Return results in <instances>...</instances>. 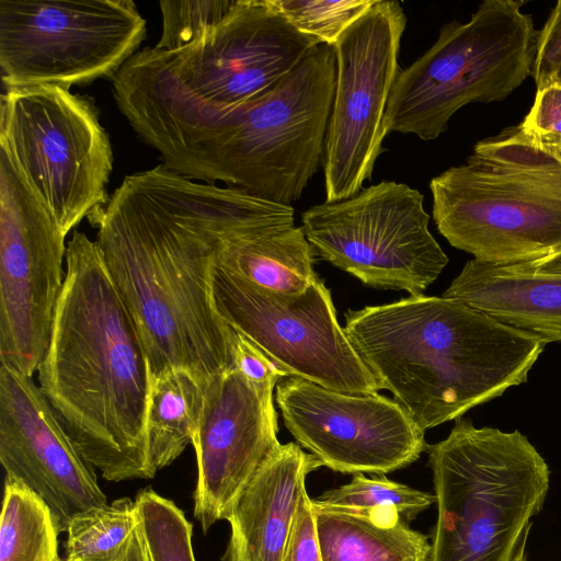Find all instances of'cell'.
<instances>
[{
    "label": "cell",
    "instance_id": "obj_1",
    "mask_svg": "<svg viewBox=\"0 0 561 561\" xmlns=\"http://www.w3.org/2000/svg\"><path fill=\"white\" fill-rule=\"evenodd\" d=\"M93 225L151 378L181 368L208 385L231 369L233 329L213 298L215 239L191 207L181 175L162 163L127 175Z\"/></svg>",
    "mask_w": 561,
    "mask_h": 561
},
{
    "label": "cell",
    "instance_id": "obj_2",
    "mask_svg": "<svg viewBox=\"0 0 561 561\" xmlns=\"http://www.w3.org/2000/svg\"><path fill=\"white\" fill-rule=\"evenodd\" d=\"M38 386L82 456L108 481L151 479V371L100 247L75 230Z\"/></svg>",
    "mask_w": 561,
    "mask_h": 561
},
{
    "label": "cell",
    "instance_id": "obj_3",
    "mask_svg": "<svg viewBox=\"0 0 561 561\" xmlns=\"http://www.w3.org/2000/svg\"><path fill=\"white\" fill-rule=\"evenodd\" d=\"M344 317L345 334L379 388L424 432L526 382L548 344L444 296L410 295Z\"/></svg>",
    "mask_w": 561,
    "mask_h": 561
},
{
    "label": "cell",
    "instance_id": "obj_4",
    "mask_svg": "<svg viewBox=\"0 0 561 561\" xmlns=\"http://www.w3.org/2000/svg\"><path fill=\"white\" fill-rule=\"evenodd\" d=\"M335 73L334 48L320 44L274 88L244 104L130 126L164 167L186 179L290 205L323 159Z\"/></svg>",
    "mask_w": 561,
    "mask_h": 561
},
{
    "label": "cell",
    "instance_id": "obj_5",
    "mask_svg": "<svg viewBox=\"0 0 561 561\" xmlns=\"http://www.w3.org/2000/svg\"><path fill=\"white\" fill-rule=\"evenodd\" d=\"M320 43L270 0H233L211 31L186 47H145L112 79L128 123L225 112L274 88Z\"/></svg>",
    "mask_w": 561,
    "mask_h": 561
},
{
    "label": "cell",
    "instance_id": "obj_6",
    "mask_svg": "<svg viewBox=\"0 0 561 561\" xmlns=\"http://www.w3.org/2000/svg\"><path fill=\"white\" fill-rule=\"evenodd\" d=\"M430 190L437 230L478 262L524 263L561 248V161L516 126L477 142Z\"/></svg>",
    "mask_w": 561,
    "mask_h": 561
},
{
    "label": "cell",
    "instance_id": "obj_7",
    "mask_svg": "<svg viewBox=\"0 0 561 561\" xmlns=\"http://www.w3.org/2000/svg\"><path fill=\"white\" fill-rule=\"evenodd\" d=\"M425 451L437 505L428 561H512L550 486L537 448L518 430L460 417Z\"/></svg>",
    "mask_w": 561,
    "mask_h": 561
},
{
    "label": "cell",
    "instance_id": "obj_8",
    "mask_svg": "<svg viewBox=\"0 0 561 561\" xmlns=\"http://www.w3.org/2000/svg\"><path fill=\"white\" fill-rule=\"evenodd\" d=\"M525 3L484 0L467 23L442 25L436 42L399 72L386 134L434 140L465 105L500 102L531 77L539 31L522 11Z\"/></svg>",
    "mask_w": 561,
    "mask_h": 561
},
{
    "label": "cell",
    "instance_id": "obj_9",
    "mask_svg": "<svg viewBox=\"0 0 561 561\" xmlns=\"http://www.w3.org/2000/svg\"><path fill=\"white\" fill-rule=\"evenodd\" d=\"M0 148L66 236L106 207L114 157L93 99L53 84L4 90Z\"/></svg>",
    "mask_w": 561,
    "mask_h": 561
},
{
    "label": "cell",
    "instance_id": "obj_10",
    "mask_svg": "<svg viewBox=\"0 0 561 561\" xmlns=\"http://www.w3.org/2000/svg\"><path fill=\"white\" fill-rule=\"evenodd\" d=\"M146 34L130 0H0L3 90L113 79Z\"/></svg>",
    "mask_w": 561,
    "mask_h": 561
},
{
    "label": "cell",
    "instance_id": "obj_11",
    "mask_svg": "<svg viewBox=\"0 0 561 561\" xmlns=\"http://www.w3.org/2000/svg\"><path fill=\"white\" fill-rule=\"evenodd\" d=\"M424 197L404 183L381 181L301 215L316 255L365 285L422 294L448 257L428 230Z\"/></svg>",
    "mask_w": 561,
    "mask_h": 561
},
{
    "label": "cell",
    "instance_id": "obj_12",
    "mask_svg": "<svg viewBox=\"0 0 561 561\" xmlns=\"http://www.w3.org/2000/svg\"><path fill=\"white\" fill-rule=\"evenodd\" d=\"M62 229L0 148V360L32 377L48 348L65 276Z\"/></svg>",
    "mask_w": 561,
    "mask_h": 561
},
{
    "label": "cell",
    "instance_id": "obj_13",
    "mask_svg": "<svg viewBox=\"0 0 561 561\" xmlns=\"http://www.w3.org/2000/svg\"><path fill=\"white\" fill-rule=\"evenodd\" d=\"M216 310L288 376L344 392H378L374 376L337 321L330 289L318 277L297 296L263 289L216 263Z\"/></svg>",
    "mask_w": 561,
    "mask_h": 561
},
{
    "label": "cell",
    "instance_id": "obj_14",
    "mask_svg": "<svg viewBox=\"0 0 561 561\" xmlns=\"http://www.w3.org/2000/svg\"><path fill=\"white\" fill-rule=\"evenodd\" d=\"M405 26L398 1L377 0L333 46L335 88L322 159L327 202L348 198L371 180Z\"/></svg>",
    "mask_w": 561,
    "mask_h": 561
},
{
    "label": "cell",
    "instance_id": "obj_15",
    "mask_svg": "<svg viewBox=\"0 0 561 561\" xmlns=\"http://www.w3.org/2000/svg\"><path fill=\"white\" fill-rule=\"evenodd\" d=\"M276 402L298 445L340 473L383 476L426 449L424 431L378 392H344L289 376L276 385Z\"/></svg>",
    "mask_w": 561,
    "mask_h": 561
},
{
    "label": "cell",
    "instance_id": "obj_16",
    "mask_svg": "<svg viewBox=\"0 0 561 561\" xmlns=\"http://www.w3.org/2000/svg\"><path fill=\"white\" fill-rule=\"evenodd\" d=\"M274 383H256L234 368L206 386L192 444L197 459L194 517L204 533L226 519L267 458L279 447Z\"/></svg>",
    "mask_w": 561,
    "mask_h": 561
},
{
    "label": "cell",
    "instance_id": "obj_17",
    "mask_svg": "<svg viewBox=\"0 0 561 561\" xmlns=\"http://www.w3.org/2000/svg\"><path fill=\"white\" fill-rule=\"evenodd\" d=\"M0 461L51 510L66 531L73 515L106 504L94 467L82 456L32 377L0 369Z\"/></svg>",
    "mask_w": 561,
    "mask_h": 561
},
{
    "label": "cell",
    "instance_id": "obj_18",
    "mask_svg": "<svg viewBox=\"0 0 561 561\" xmlns=\"http://www.w3.org/2000/svg\"><path fill=\"white\" fill-rule=\"evenodd\" d=\"M321 467L296 443L280 444L226 517L230 538L224 561H283L307 476Z\"/></svg>",
    "mask_w": 561,
    "mask_h": 561
},
{
    "label": "cell",
    "instance_id": "obj_19",
    "mask_svg": "<svg viewBox=\"0 0 561 561\" xmlns=\"http://www.w3.org/2000/svg\"><path fill=\"white\" fill-rule=\"evenodd\" d=\"M548 343L561 341V274L468 261L443 294Z\"/></svg>",
    "mask_w": 561,
    "mask_h": 561
},
{
    "label": "cell",
    "instance_id": "obj_20",
    "mask_svg": "<svg viewBox=\"0 0 561 561\" xmlns=\"http://www.w3.org/2000/svg\"><path fill=\"white\" fill-rule=\"evenodd\" d=\"M186 197L203 226L215 239V263L245 280L284 296H297L319 277L316 253L302 227H245L216 222Z\"/></svg>",
    "mask_w": 561,
    "mask_h": 561
},
{
    "label": "cell",
    "instance_id": "obj_21",
    "mask_svg": "<svg viewBox=\"0 0 561 561\" xmlns=\"http://www.w3.org/2000/svg\"><path fill=\"white\" fill-rule=\"evenodd\" d=\"M323 561H428V538L394 508L368 511L324 506L312 499Z\"/></svg>",
    "mask_w": 561,
    "mask_h": 561
},
{
    "label": "cell",
    "instance_id": "obj_22",
    "mask_svg": "<svg viewBox=\"0 0 561 561\" xmlns=\"http://www.w3.org/2000/svg\"><path fill=\"white\" fill-rule=\"evenodd\" d=\"M206 386L181 368L151 378L146 435L149 466L154 476L192 444L205 403Z\"/></svg>",
    "mask_w": 561,
    "mask_h": 561
},
{
    "label": "cell",
    "instance_id": "obj_23",
    "mask_svg": "<svg viewBox=\"0 0 561 561\" xmlns=\"http://www.w3.org/2000/svg\"><path fill=\"white\" fill-rule=\"evenodd\" d=\"M59 533L49 506L20 480L5 476L0 561H58Z\"/></svg>",
    "mask_w": 561,
    "mask_h": 561
},
{
    "label": "cell",
    "instance_id": "obj_24",
    "mask_svg": "<svg viewBox=\"0 0 561 561\" xmlns=\"http://www.w3.org/2000/svg\"><path fill=\"white\" fill-rule=\"evenodd\" d=\"M138 525L135 501L121 497L73 515L66 529L67 561H119Z\"/></svg>",
    "mask_w": 561,
    "mask_h": 561
},
{
    "label": "cell",
    "instance_id": "obj_25",
    "mask_svg": "<svg viewBox=\"0 0 561 561\" xmlns=\"http://www.w3.org/2000/svg\"><path fill=\"white\" fill-rule=\"evenodd\" d=\"M149 561H195L193 525L171 500L151 488L135 499Z\"/></svg>",
    "mask_w": 561,
    "mask_h": 561
},
{
    "label": "cell",
    "instance_id": "obj_26",
    "mask_svg": "<svg viewBox=\"0 0 561 561\" xmlns=\"http://www.w3.org/2000/svg\"><path fill=\"white\" fill-rule=\"evenodd\" d=\"M317 503L342 510L368 511L394 508L401 517L413 520L435 501V494L394 482L385 476L367 478L356 473L344 485L331 489L313 499Z\"/></svg>",
    "mask_w": 561,
    "mask_h": 561
},
{
    "label": "cell",
    "instance_id": "obj_27",
    "mask_svg": "<svg viewBox=\"0 0 561 561\" xmlns=\"http://www.w3.org/2000/svg\"><path fill=\"white\" fill-rule=\"evenodd\" d=\"M300 33L334 46L377 0H270Z\"/></svg>",
    "mask_w": 561,
    "mask_h": 561
},
{
    "label": "cell",
    "instance_id": "obj_28",
    "mask_svg": "<svg viewBox=\"0 0 561 561\" xmlns=\"http://www.w3.org/2000/svg\"><path fill=\"white\" fill-rule=\"evenodd\" d=\"M233 0H162V32L154 45L175 50L188 46L211 31L229 12Z\"/></svg>",
    "mask_w": 561,
    "mask_h": 561
},
{
    "label": "cell",
    "instance_id": "obj_29",
    "mask_svg": "<svg viewBox=\"0 0 561 561\" xmlns=\"http://www.w3.org/2000/svg\"><path fill=\"white\" fill-rule=\"evenodd\" d=\"M516 127L525 139L561 161V87L537 90L529 113Z\"/></svg>",
    "mask_w": 561,
    "mask_h": 561
},
{
    "label": "cell",
    "instance_id": "obj_30",
    "mask_svg": "<svg viewBox=\"0 0 561 561\" xmlns=\"http://www.w3.org/2000/svg\"><path fill=\"white\" fill-rule=\"evenodd\" d=\"M561 69V0L538 33L533 78L537 90L551 84Z\"/></svg>",
    "mask_w": 561,
    "mask_h": 561
},
{
    "label": "cell",
    "instance_id": "obj_31",
    "mask_svg": "<svg viewBox=\"0 0 561 561\" xmlns=\"http://www.w3.org/2000/svg\"><path fill=\"white\" fill-rule=\"evenodd\" d=\"M283 561H323L316 529L312 500L301 491L294 526Z\"/></svg>",
    "mask_w": 561,
    "mask_h": 561
},
{
    "label": "cell",
    "instance_id": "obj_32",
    "mask_svg": "<svg viewBox=\"0 0 561 561\" xmlns=\"http://www.w3.org/2000/svg\"><path fill=\"white\" fill-rule=\"evenodd\" d=\"M232 347V368L240 371L251 381L277 385L283 378L289 377L279 365L234 329Z\"/></svg>",
    "mask_w": 561,
    "mask_h": 561
},
{
    "label": "cell",
    "instance_id": "obj_33",
    "mask_svg": "<svg viewBox=\"0 0 561 561\" xmlns=\"http://www.w3.org/2000/svg\"><path fill=\"white\" fill-rule=\"evenodd\" d=\"M119 561H149L139 524L131 533Z\"/></svg>",
    "mask_w": 561,
    "mask_h": 561
},
{
    "label": "cell",
    "instance_id": "obj_34",
    "mask_svg": "<svg viewBox=\"0 0 561 561\" xmlns=\"http://www.w3.org/2000/svg\"><path fill=\"white\" fill-rule=\"evenodd\" d=\"M524 264L538 274H561V248L537 260Z\"/></svg>",
    "mask_w": 561,
    "mask_h": 561
},
{
    "label": "cell",
    "instance_id": "obj_35",
    "mask_svg": "<svg viewBox=\"0 0 561 561\" xmlns=\"http://www.w3.org/2000/svg\"><path fill=\"white\" fill-rule=\"evenodd\" d=\"M529 530H530V526L527 527V529L522 535L512 561H527L526 546H527Z\"/></svg>",
    "mask_w": 561,
    "mask_h": 561
},
{
    "label": "cell",
    "instance_id": "obj_36",
    "mask_svg": "<svg viewBox=\"0 0 561 561\" xmlns=\"http://www.w3.org/2000/svg\"><path fill=\"white\" fill-rule=\"evenodd\" d=\"M551 84L561 87V69L559 70V72L557 73L554 79L552 80Z\"/></svg>",
    "mask_w": 561,
    "mask_h": 561
},
{
    "label": "cell",
    "instance_id": "obj_37",
    "mask_svg": "<svg viewBox=\"0 0 561 561\" xmlns=\"http://www.w3.org/2000/svg\"><path fill=\"white\" fill-rule=\"evenodd\" d=\"M58 561H67V560L65 558L64 559L59 558Z\"/></svg>",
    "mask_w": 561,
    "mask_h": 561
}]
</instances>
